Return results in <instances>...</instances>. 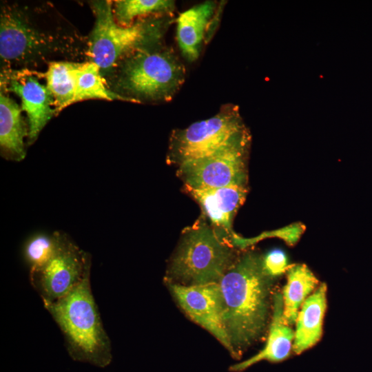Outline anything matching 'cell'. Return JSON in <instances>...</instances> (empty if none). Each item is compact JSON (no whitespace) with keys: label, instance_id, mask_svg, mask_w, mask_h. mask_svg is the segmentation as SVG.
<instances>
[{"label":"cell","instance_id":"7402d4cb","mask_svg":"<svg viewBox=\"0 0 372 372\" xmlns=\"http://www.w3.org/2000/svg\"><path fill=\"white\" fill-rule=\"evenodd\" d=\"M262 265L266 273L272 278L284 273L288 269L287 257L279 249H274L262 257Z\"/></svg>","mask_w":372,"mask_h":372},{"label":"cell","instance_id":"9a60e30c","mask_svg":"<svg viewBox=\"0 0 372 372\" xmlns=\"http://www.w3.org/2000/svg\"><path fill=\"white\" fill-rule=\"evenodd\" d=\"M216 3L205 1L180 14L176 22V38L183 56L189 62L200 54L208 24L214 13Z\"/></svg>","mask_w":372,"mask_h":372},{"label":"cell","instance_id":"ac0fdd59","mask_svg":"<svg viewBox=\"0 0 372 372\" xmlns=\"http://www.w3.org/2000/svg\"><path fill=\"white\" fill-rule=\"evenodd\" d=\"M85 62L61 60L50 62L44 74L46 87L51 93L56 114L71 105L78 75Z\"/></svg>","mask_w":372,"mask_h":372},{"label":"cell","instance_id":"8992f818","mask_svg":"<svg viewBox=\"0 0 372 372\" xmlns=\"http://www.w3.org/2000/svg\"><path fill=\"white\" fill-rule=\"evenodd\" d=\"M110 1L92 3L95 23L87 40L86 56L101 71L111 72L125 57L158 44L166 22L158 14L137 19L130 26L118 25Z\"/></svg>","mask_w":372,"mask_h":372},{"label":"cell","instance_id":"7a4b0ae2","mask_svg":"<svg viewBox=\"0 0 372 372\" xmlns=\"http://www.w3.org/2000/svg\"><path fill=\"white\" fill-rule=\"evenodd\" d=\"M43 8L12 3L1 8L0 56L3 70L28 69L53 58L74 59L83 48L82 37L60 23L45 22Z\"/></svg>","mask_w":372,"mask_h":372},{"label":"cell","instance_id":"3957f363","mask_svg":"<svg viewBox=\"0 0 372 372\" xmlns=\"http://www.w3.org/2000/svg\"><path fill=\"white\" fill-rule=\"evenodd\" d=\"M43 305L63 333L72 360L101 368L110 364L111 342L92 294L90 271L67 296Z\"/></svg>","mask_w":372,"mask_h":372},{"label":"cell","instance_id":"5b68a950","mask_svg":"<svg viewBox=\"0 0 372 372\" xmlns=\"http://www.w3.org/2000/svg\"><path fill=\"white\" fill-rule=\"evenodd\" d=\"M230 238L199 218L186 228L167 271L169 283L199 285L219 282L237 259Z\"/></svg>","mask_w":372,"mask_h":372},{"label":"cell","instance_id":"d6986e66","mask_svg":"<svg viewBox=\"0 0 372 372\" xmlns=\"http://www.w3.org/2000/svg\"><path fill=\"white\" fill-rule=\"evenodd\" d=\"M106 85L99 65L90 61H85L78 75L76 88L71 104L90 99L132 102L129 99L112 91Z\"/></svg>","mask_w":372,"mask_h":372},{"label":"cell","instance_id":"ffe728a7","mask_svg":"<svg viewBox=\"0 0 372 372\" xmlns=\"http://www.w3.org/2000/svg\"><path fill=\"white\" fill-rule=\"evenodd\" d=\"M116 22L121 26H130L135 19L149 15L169 13L174 9V1L168 0H118L113 3Z\"/></svg>","mask_w":372,"mask_h":372},{"label":"cell","instance_id":"6da1fadb","mask_svg":"<svg viewBox=\"0 0 372 372\" xmlns=\"http://www.w3.org/2000/svg\"><path fill=\"white\" fill-rule=\"evenodd\" d=\"M273 278L263 268L262 257L247 252L237 258L218 282L234 358L240 359L266 329Z\"/></svg>","mask_w":372,"mask_h":372},{"label":"cell","instance_id":"44dd1931","mask_svg":"<svg viewBox=\"0 0 372 372\" xmlns=\"http://www.w3.org/2000/svg\"><path fill=\"white\" fill-rule=\"evenodd\" d=\"M58 244V231L52 235L37 234L25 244L24 256L30 265V271L39 269L54 255Z\"/></svg>","mask_w":372,"mask_h":372},{"label":"cell","instance_id":"5bb4252c","mask_svg":"<svg viewBox=\"0 0 372 372\" xmlns=\"http://www.w3.org/2000/svg\"><path fill=\"white\" fill-rule=\"evenodd\" d=\"M327 285L321 284L304 302L296 321L293 351L300 354L320 339L327 305Z\"/></svg>","mask_w":372,"mask_h":372},{"label":"cell","instance_id":"4fadbf2b","mask_svg":"<svg viewBox=\"0 0 372 372\" xmlns=\"http://www.w3.org/2000/svg\"><path fill=\"white\" fill-rule=\"evenodd\" d=\"M293 340L294 331L283 316L282 293L276 292L273 296V312L269 335L264 348L250 358L232 365L230 371L241 372L262 360L272 363L282 362L289 357Z\"/></svg>","mask_w":372,"mask_h":372},{"label":"cell","instance_id":"277c9868","mask_svg":"<svg viewBox=\"0 0 372 372\" xmlns=\"http://www.w3.org/2000/svg\"><path fill=\"white\" fill-rule=\"evenodd\" d=\"M110 72L114 92L133 103L169 101L185 76V67L176 54L158 44L131 53Z\"/></svg>","mask_w":372,"mask_h":372},{"label":"cell","instance_id":"2e32d148","mask_svg":"<svg viewBox=\"0 0 372 372\" xmlns=\"http://www.w3.org/2000/svg\"><path fill=\"white\" fill-rule=\"evenodd\" d=\"M21 108L3 90L0 94V147L7 160L21 161L25 156L24 138L29 127L21 116Z\"/></svg>","mask_w":372,"mask_h":372},{"label":"cell","instance_id":"7c38bea8","mask_svg":"<svg viewBox=\"0 0 372 372\" xmlns=\"http://www.w3.org/2000/svg\"><path fill=\"white\" fill-rule=\"evenodd\" d=\"M185 191L200 205L203 215L217 231L231 239L237 234L232 221L245 202L247 186H228L216 188H192L184 185Z\"/></svg>","mask_w":372,"mask_h":372},{"label":"cell","instance_id":"52a82bcc","mask_svg":"<svg viewBox=\"0 0 372 372\" xmlns=\"http://www.w3.org/2000/svg\"><path fill=\"white\" fill-rule=\"evenodd\" d=\"M247 132L238 108L227 105L209 118L174 130L170 137L167 159L179 165L209 156Z\"/></svg>","mask_w":372,"mask_h":372},{"label":"cell","instance_id":"ba28073f","mask_svg":"<svg viewBox=\"0 0 372 372\" xmlns=\"http://www.w3.org/2000/svg\"><path fill=\"white\" fill-rule=\"evenodd\" d=\"M251 136L245 132L209 156L180 164L177 174L192 188L247 186V156Z\"/></svg>","mask_w":372,"mask_h":372},{"label":"cell","instance_id":"e0dca14e","mask_svg":"<svg viewBox=\"0 0 372 372\" xmlns=\"http://www.w3.org/2000/svg\"><path fill=\"white\" fill-rule=\"evenodd\" d=\"M287 281L283 289V316L289 325L296 323L299 309L316 289L319 282L312 271L304 264L289 266Z\"/></svg>","mask_w":372,"mask_h":372},{"label":"cell","instance_id":"30bf717a","mask_svg":"<svg viewBox=\"0 0 372 372\" xmlns=\"http://www.w3.org/2000/svg\"><path fill=\"white\" fill-rule=\"evenodd\" d=\"M171 293L184 312L213 335L231 353L224 324L223 296L218 282L199 285L169 283Z\"/></svg>","mask_w":372,"mask_h":372},{"label":"cell","instance_id":"8fae6325","mask_svg":"<svg viewBox=\"0 0 372 372\" xmlns=\"http://www.w3.org/2000/svg\"><path fill=\"white\" fill-rule=\"evenodd\" d=\"M37 76L38 72L30 69L3 70L1 75V88L19 96L21 109L27 114L28 145L37 140L43 128L56 114L53 97Z\"/></svg>","mask_w":372,"mask_h":372},{"label":"cell","instance_id":"9c48e42d","mask_svg":"<svg viewBox=\"0 0 372 372\" xmlns=\"http://www.w3.org/2000/svg\"><path fill=\"white\" fill-rule=\"evenodd\" d=\"M90 271V254L81 249L66 234L58 231L54 255L41 268L30 271V281L43 303H51L71 292Z\"/></svg>","mask_w":372,"mask_h":372}]
</instances>
